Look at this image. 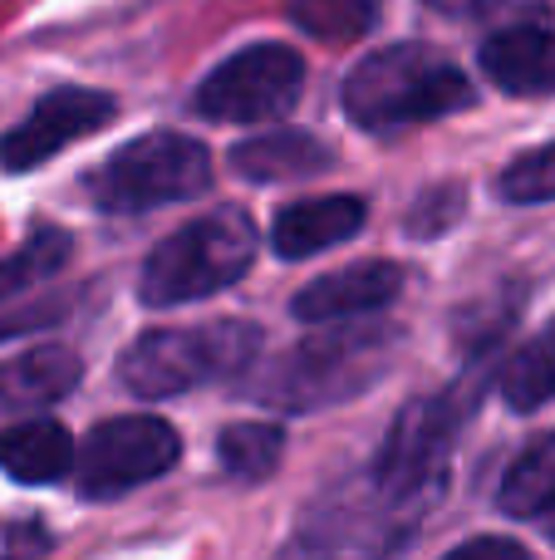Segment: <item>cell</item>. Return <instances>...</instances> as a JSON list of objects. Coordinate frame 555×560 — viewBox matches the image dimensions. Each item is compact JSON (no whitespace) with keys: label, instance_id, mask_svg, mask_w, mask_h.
<instances>
[{"label":"cell","instance_id":"4","mask_svg":"<svg viewBox=\"0 0 555 560\" xmlns=\"http://www.w3.org/2000/svg\"><path fill=\"white\" fill-rule=\"evenodd\" d=\"M256 349H261V329L246 319H212L197 329H147L128 345L118 374H123L128 394L138 398H173L182 388L246 369Z\"/></svg>","mask_w":555,"mask_h":560},{"label":"cell","instance_id":"23","mask_svg":"<svg viewBox=\"0 0 555 560\" xmlns=\"http://www.w3.org/2000/svg\"><path fill=\"white\" fill-rule=\"evenodd\" d=\"M541 526H546V536L555 541V512H551V516H546V522H541Z\"/></svg>","mask_w":555,"mask_h":560},{"label":"cell","instance_id":"13","mask_svg":"<svg viewBox=\"0 0 555 560\" xmlns=\"http://www.w3.org/2000/svg\"><path fill=\"white\" fill-rule=\"evenodd\" d=\"M74 467V438L55 418H25L0 433V472L25 487H45Z\"/></svg>","mask_w":555,"mask_h":560},{"label":"cell","instance_id":"14","mask_svg":"<svg viewBox=\"0 0 555 560\" xmlns=\"http://www.w3.org/2000/svg\"><path fill=\"white\" fill-rule=\"evenodd\" d=\"M334 163V153L310 133H295V128H275V133L246 138L232 148V167L251 183H291V177H310L324 173Z\"/></svg>","mask_w":555,"mask_h":560},{"label":"cell","instance_id":"5","mask_svg":"<svg viewBox=\"0 0 555 560\" xmlns=\"http://www.w3.org/2000/svg\"><path fill=\"white\" fill-rule=\"evenodd\" d=\"M212 183V153L187 133H143L88 173V197L98 212H147L187 202Z\"/></svg>","mask_w":555,"mask_h":560},{"label":"cell","instance_id":"19","mask_svg":"<svg viewBox=\"0 0 555 560\" xmlns=\"http://www.w3.org/2000/svg\"><path fill=\"white\" fill-rule=\"evenodd\" d=\"M291 20L315 39L350 45L379 25V0H291Z\"/></svg>","mask_w":555,"mask_h":560},{"label":"cell","instance_id":"7","mask_svg":"<svg viewBox=\"0 0 555 560\" xmlns=\"http://www.w3.org/2000/svg\"><path fill=\"white\" fill-rule=\"evenodd\" d=\"M177 457H182V443H177L173 423L153 413L108 418L79 447V497L114 502V497L138 492L163 472H173Z\"/></svg>","mask_w":555,"mask_h":560},{"label":"cell","instance_id":"2","mask_svg":"<svg viewBox=\"0 0 555 560\" xmlns=\"http://www.w3.org/2000/svg\"><path fill=\"white\" fill-rule=\"evenodd\" d=\"M256 256V226L246 222L236 207H216V212L197 217V222L177 226L173 236L153 246L138 276V300L153 310H173L187 300L216 295V290L236 285L251 271Z\"/></svg>","mask_w":555,"mask_h":560},{"label":"cell","instance_id":"6","mask_svg":"<svg viewBox=\"0 0 555 560\" xmlns=\"http://www.w3.org/2000/svg\"><path fill=\"white\" fill-rule=\"evenodd\" d=\"M393 349L389 329H324V335L295 345L271 374L261 378L256 394L281 408H324L334 398H350L369 388L383 374V359Z\"/></svg>","mask_w":555,"mask_h":560},{"label":"cell","instance_id":"1","mask_svg":"<svg viewBox=\"0 0 555 560\" xmlns=\"http://www.w3.org/2000/svg\"><path fill=\"white\" fill-rule=\"evenodd\" d=\"M472 104V84L458 65L438 59L423 45H393L364 55L344 79V114L369 133L428 124V118L462 114Z\"/></svg>","mask_w":555,"mask_h":560},{"label":"cell","instance_id":"17","mask_svg":"<svg viewBox=\"0 0 555 560\" xmlns=\"http://www.w3.org/2000/svg\"><path fill=\"white\" fill-rule=\"evenodd\" d=\"M285 453V433L275 423H236L222 428L216 438V463L232 482H261V477L275 472Z\"/></svg>","mask_w":555,"mask_h":560},{"label":"cell","instance_id":"22","mask_svg":"<svg viewBox=\"0 0 555 560\" xmlns=\"http://www.w3.org/2000/svg\"><path fill=\"white\" fill-rule=\"evenodd\" d=\"M477 556H501V560H527V546L517 541H497V536H487V541H468L452 551V560H477Z\"/></svg>","mask_w":555,"mask_h":560},{"label":"cell","instance_id":"15","mask_svg":"<svg viewBox=\"0 0 555 560\" xmlns=\"http://www.w3.org/2000/svg\"><path fill=\"white\" fill-rule=\"evenodd\" d=\"M84 364H79L74 349L64 345H39L20 359L0 364V408H39L64 398L79 384Z\"/></svg>","mask_w":555,"mask_h":560},{"label":"cell","instance_id":"18","mask_svg":"<svg viewBox=\"0 0 555 560\" xmlns=\"http://www.w3.org/2000/svg\"><path fill=\"white\" fill-rule=\"evenodd\" d=\"M551 394H555V319L511 354L507 374H501V398L511 408H521V413L541 408Z\"/></svg>","mask_w":555,"mask_h":560},{"label":"cell","instance_id":"9","mask_svg":"<svg viewBox=\"0 0 555 560\" xmlns=\"http://www.w3.org/2000/svg\"><path fill=\"white\" fill-rule=\"evenodd\" d=\"M114 108L118 104L108 94H98V89H55L0 138V167L5 173H29V167L49 163L84 133L104 128L114 118Z\"/></svg>","mask_w":555,"mask_h":560},{"label":"cell","instance_id":"11","mask_svg":"<svg viewBox=\"0 0 555 560\" xmlns=\"http://www.w3.org/2000/svg\"><path fill=\"white\" fill-rule=\"evenodd\" d=\"M369 207L359 197H315V202H295L275 217L271 226V246L281 261H305L315 252L350 242L354 232H364Z\"/></svg>","mask_w":555,"mask_h":560},{"label":"cell","instance_id":"20","mask_svg":"<svg viewBox=\"0 0 555 560\" xmlns=\"http://www.w3.org/2000/svg\"><path fill=\"white\" fill-rule=\"evenodd\" d=\"M64 261H69V236L55 232V226H49V232H35L15 256L0 261V300H10V295H20V290L49 280Z\"/></svg>","mask_w":555,"mask_h":560},{"label":"cell","instance_id":"12","mask_svg":"<svg viewBox=\"0 0 555 560\" xmlns=\"http://www.w3.org/2000/svg\"><path fill=\"white\" fill-rule=\"evenodd\" d=\"M482 74L507 94H555V35L541 25H511L482 45Z\"/></svg>","mask_w":555,"mask_h":560},{"label":"cell","instance_id":"8","mask_svg":"<svg viewBox=\"0 0 555 560\" xmlns=\"http://www.w3.org/2000/svg\"><path fill=\"white\" fill-rule=\"evenodd\" d=\"M305 59L285 45H251L216 65L197 89V114L216 124H271L300 98Z\"/></svg>","mask_w":555,"mask_h":560},{"label":"cell","instance_id":"3","mask_svg":"<svg viewBox=\"0 0 555 560\" xmlns=\"http://www.w3.org/2000/svg\"><path fill=\"white\" fill-rule=\"evenodd\" d=\"M477 408V388H448L433 398H413L389 428V443L374 457V497L399 516H418L442 492L452 443H458L468 413Z\"/></svg>","mask_w":555,"mask_h":560},{"label":"cell","instance_id":"16","mask_svg":"<svg viewBox=\"0 0 555 560\" xmlns=\"http://www.w3.org/2000/svg\"><path fill=\"white\" fill-rule=\"evenodd\" d=\"M497 506L517 522H546L555 512V433L521 447V457L501 477Z\"/></svg>","mask_w":555,"mask_h":560},{"label":"cell","instance_id":"10","mask_svg":"<svg viewBox=\"0 0 555 560\" xmlns=\"http://www.w3.org/2000/svg\"><path fill=\"white\" fill-rule=\"evenodd\" d=\"M399 290H403V266L359 261V266H344V271L310 280V285L291 300V310H295V319H305V325H334V319L374 315V310L393 305Z\"/></svg>","mask_w":555,"mask_h":560},{"label":"cell","instance_id":"21","mask_svg":"<svg viewBox=\"0 0 555 560\" xmlns=\"http://www.w3.org/2000/svg\"><path fill=\"white\" fill-rule=\"evenodd\" d=\"M497 192L517 207H536V202H551L555 197V143L536 148V153H521L517 163L501 173Z\"/></svg>","mask_w":555,"mask_h":560}]
</instances>
